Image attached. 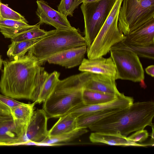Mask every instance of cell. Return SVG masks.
<instances>
[{"instance_id": "20", "label": "cell", "mask_w": 154, "mask_h": 154, "mask_svg": "<svg viewBox=\"0 0 154 154\" xmlns=\"http://www.w3.org/2000/svg\"><path fill=\"white\" fill-rule=\"evenodd\" d=\"M118 94L106 93L83 88L82 93L83 103L85 105L106 103L116 99Z\"/></svg>"}, {"instance_id": "15", "label": "cell", "mask_w": 154, "mask_h": 154, "mask_svg": "<svg viewBox=\"0 0 154 154\" xmlns=\"http://www.w3.org/2000/svg\"><path fill=\"white\" fill-rule=\"evenodd\" d=\"M36 103H22L15 107L10 108L11 115L17 131L19 139L25 134L34 111Z\"/></svg>"}, {"instance_id": "25", "label": "cell", "mask_w": 154, "mask_h": 154, "mask_svg": "<svg viewBox=\"0 0 154 154\" xmlns=\"http://www.w3.org/2000/svg\"><path fill=\"white\" fill-rule=\"evenodd\" d=\"M60 73L54 71L49 74L41 91L37 103L43 102L53 92L59 80Z\"/></svg>"}, {"instance_id": "16", "label": "cell", "mask_w": 154, "mask_h": 154, "mask_svg": "<svg viewBox=\"0 0 154 154\" xmlns=\"http://www.w3.org/2000/svg\"><path fill=\"white\" fill-rule=\"evenodd\" d=\"M93 143H103L113 146L146 147L153 146L154 143L140 144L131 141L126 137L117 134L94 132L89 136Z\"/></svg>"}, {"instance_id": "4", "label": "cell", "mask_w": 154, "mask_h": 154, "mask_svg": "<svg viewBox=\"0 0 154 154\" xmlns=\"http://www.w3.org/2000/svg\"><path fill=\"white\" fill-rule=\"evenodd\" d=\"M87 45L85 39L74 27L52 30L34 44L28 52L31 53L42 66L50 57L70 48Z\"/></svg>"}, {"instance_id": "12", "label": "cell", "mask_w": 154, "mask_h": 154, "mask_svg": "<svg viewBox=\"0 0 154 154\" xmlns=\"http://www.w3.org/2000/svg\"><path fill=\"white\" fill-rule=\"evenodd\" d=\"M83 82V88L103 93L118 94L116 79L111 77L87 72L80 73Z\"/></svg>"}, {"instance_id": "29", "label": "cell", "mask_w": 154, "mask_h": 154, "mask_svg": "<svg viewBox=\"0 0 154 154\" xmlns=\"http://www.w3.org/2000/svg\"><path fill=\"white\" fill-rule=\"evenodd\" d=\"M0 15L1 19L20 21L28 23L23 16L1 2L0 3Z\"/></svg>"}, {"instance_id": "10", "label": "cell", "mask_w": 154, "mask_h": 154, "mask_svg": "<svg viewBox=\"0 0 154 154\" xmlns=\"http://www.w3.org/2000/svg\"><path fill=\"white\" fill-rule=\"evenodd\" d=\"M37 8L36 13L40 25L45 23L51 25L56 29H66L72 28L67 17L60 12L51 8L43 0L36 2Z\"/></svg>"}, {"instance_id": "9", "label": "cell", "mask_w": 154, "mask_h": 154, "mask_svg": "<svg viewBox=\"0 0 154 154\" xmlns=\"http://www.w3.org/2000/svg\"><path fill=\"white\" fill-rule=\"evenodd\" d=\"M48 116L43 109L34 111L25 134L17 143L30 141L40 143L45 140L48 135Z\"/></svg>"}, {"instance_id": "17", "label": "cell", "mask_w": 154, "mask_h": 154, "mask_svg": "<svg viewBox=\"0 0 154 154\" xmlns=\"http://www.w3.org/2000/svg\"><path fill=\"white\" fill-rule=\"evenodd\" d=\"M124 41L142 45L154 44V19L125 35Z\"/></svg>"}, {"instance_id": "31", "label": "cell", "mask_w": 154, "mask_h": 154, "mask_svg": "<svg viewBox=\"0 0 154 154\" xmlns=\"http://www.w3.org/2000/svg\"><path fill=\"white\" fill-rule=\"evenodd\" d=\"M0 102L5 105L9 108L17 106L23 103L16 101L11 97L1 94Z\"/></svg>"}, {"instance_id": "6", "label": "cell", "mask_w": 154, "mask_h": 154, "mask_svg": "<svg viewBox=\"0 0 154 154\" xmlns=\"http://www.w3.org/2000/svg\"><path fill=\"white\" fill-rule=\"evenodd\" d=\"M154 19V0H123L118 26L125 35Z\"/></svg>"}, {"instance_id": "35", "label": "cell", "mask_w": 154, "mask_h": 154, "mask_svg": "<svg viewBox=\"0 0 154 154\" xmlns=\"http://www.w3.org/2000/svg\"><path fill=\"white\" fill-rule=\"evenodd\" d=\"M3 61L1 58V56L0 55V70L1 68L2 64L3 63Z\"/></svg>"}, {"instance_id": "7", "label": "cell", "mask_w": 154, "mask_h": 154, "mask_svg": "<svg viewBox=\"0 0 154 154\" xmlns=\"http://www.w3.org/2000/svg\"><path fill=\"white\" fill-rule=\"evenodd\" d=\"M116 0H98L82 3L81 9L84 17V38L89 48L109 15Z\"/></svg>"}, {"instance_id": "26", "label": "cell", "mask_w": 154, "mask_h": 154, "mask_svg": "<svg viewBox=\"0 0 154 154\" xmlns=\"http://www.w3.org/2000/svg\"><path fill=\"white\" fill-rule=\"evenodd\" d=\"M40 24L34 25L32 28L16 35L11 39V42L29 40L44 37L51 32V30L45 31L40 28Z\"/></svg>"}, {"instance_id": "36", "label": "cell", "mask_w": 154, "mask_h": 154, "mask_svg": "<svg viewBox=\"0 0 154 154\" xmlns=\"http://www.w3.org/2000/svg\"><path fill=\"white\" fill-rule=\"evenodd\" d=\"M81 3H82L84 0H79Z\"/></svg>"}, {"instance_id": "19", "label": "cell", "mask_w": 154, "mask_h": 154, "mask_svg": "<svg viewBox=\"0 0 154 154\" xmlns=\"http://www.w3.org/2000/svg\"><path fill=\"white\" fill-rule=\"evenodd\" d=\"M34 26L22 21L2 19L0 20V32L7 38L11 39Z\"/></svg>"}, {"instance_id": "18", "label": "cell", "mask_w": 154, "mask_h": 154, "mask_svg": "<svg viewBox=\"0 0 154 154\" xmlns=\"http://www.w3.org/2000/svg\"><path fill=\"white\" fill-rule=\"evenodd\" d=\"M59 118L58 121L48 131V137L59 136L76 129V118L74 116L67 113Z\"/></svg>"}, {"instance_id": "11", "label": "cell", "mask_w": 154, "mask_h": 154, "mask_svg": "<svg viewBox=\"0 0 154 154\" xmlns=\"http://www.w3.org/2000/svg\"><path fill=\"white\" fill-rule=\"evenodd\" d=\"M133 103L132 97L126 96L120 93L117 95V98L112 101L94 105H85L83 103L73 108L68 113L77 118L82 114L91 112L125 109Z\"/></svg>"}, {"instance_id": "33", "label": "cell", "mask_w": 154, "mask_h": 154, "mask_svg": "<svg viewBox=\"0 0 154 154\" xmlns=\"http://www.w3.org/2000/svg\"><path fill=\"white\" fill-rule=\"evenodd\" d=\"M13 119L11 115L0 116V123Z\"/></svg>"}, {"instance_id": "28", "label": "cell", "mask_w": 154, "mask_h": 154, "mask_svg": "<svg viewBox=\"0 0 154 154\" xmlns=\"http://www.w3.org/2000/svg\"><path fill=\"white\" fill-rule=\"evenodd\" d=\"M81 3L79 0H61L58 11L66 17H72L74 10Z\"/></svg>"}, {"instance_id": "37", "label": "cell", "mask_w": 154, "mask_h": 154, "mask_svg": "<svg viewBox=\"0 0 154 154\" xmlns=\"http://www.w3.org/2000/svg\"><path fill=\"white\" fill-rule=\"evenodd\" d=\"M1 2V0H0V3ZM1 20V16H0V20Z\"/></svg>"}, {"instance_id": "32", "label": "cell", "mask_w": 154, "mask_h": 154, "mask_svg": "<svg viewBox=\"0 0 154 154\" xmlns=\"http://www.w3.org/2000/svg\"><path fill=\"white\" fill-rule=\"evenodd\" d=\"M146 73L152 77L154 76V66L151 65L148 66L145 69Z\"/></svg>"}, {"instance_id": "30", "label": "cell", "mask_w": 154, "mask_h": 154, "mask_svg": "<svg viewBox=\"0 0 154 154\" xmlns=\"http://www.w3.org/2000/svg\"><path fill=\"white\" fill-rule=\"evenodd\" d=\"M149 136L147 131L143 129L136 131L134 133L127 137L133 142L141 143L146 140Z\"/></svg>"}, {"instance_id": "8", "label": "cell", "mask_w": 154, "mask_h": 154, "mask_svg": "<svg viewBox=\"0 0 154 154\" xmlns=\"http://www.w3.org/2000/svg\"><path fill=\"white\" fill-rule=\"evenodd\" d=\"M109 52L116 68V80L140 82L145 86L144 70L135 53L121 49H112Z\"/></svg>"}, {"instance_id": "14", "label": "cell", "mask_w": 154, "mask_h": 154, "mask_svg": "<svg viewBox=\"0 0 154 154\" xmlns=\"http://www.w3.org/2000/svg\"><path fill=\"white\" fill-rule=\"evenodd\" d=\"M79 69L87 72L109 76L116 80V71L114 63L111 57H103L92 59L84 58Z\"/></svg>"}, {"instance_id": "24", "label": "cell", "mask_w": 154, "mask_h": 154, "mask_svg": "<svg viewBox=\"0 0 154 154\" xmlns=\"http://www.w3.org/2000/svg\"><path fill=\"white\" fill-rule=\"evenodd\" d=\"M42 38L32 40L11 42L8 46L7 55L13 59L23 57L29 49Z\"/></svg>"}, {"instance_id": "27", "label": "cell", "mask_w": 154, "mask_h": 154, "mask_svg": "<svg viewBox=\"0 0 154 154\" xmlns=\"http://www.w3.org/2000/svg\"><path fill=\"white\" fill-rule=\"evenodd\" d=\"M88 131L86 128L76 129L70 133L52 137L48 136L40 143L55 144L61 142H66L72 141L87 133Z\"/></svg>"}, {"instance_id": "22", "label": "cell", "mask_w": 154, "mask_h": 154, "mask_svg": "<svg viewBox=\"0 0 154 154\" xmlns=\"http://www.w3.org/2000/svg\"><path fill=\"white\" fill-rule=\"evenodd\" d=\"M18 133L13 119L0 123V143L11 146L17 143Z\"/></svg>"}, {"instance_id": "5", "label": "cell", "mask_w": 154, "mask_h": 154, "mask_svg": "<svg viewBox=\"0 0 154 154\" xmlns=\"http://www.w3.org/2000/svg\"><path fill=\"white\" fill-rule=\"evenodd\" d=\"M123 0H116L109 15L90 46L87 48L88 59H92L106 55L112 47L126 38L119 30L118 19Z\"/></svg>"}, {"instance_id": "23", "label": "cell", "mask_w": 154, "mask_h": 154, "mask_svg": "<svg viewBox=\"0 0 154 154\" xmlns=\"http://www.w3.org/2000/svg\"><path fill=\"white\" fill-rule=\"evenodd\" d=\"M122 109L95 112L82 114L76 118V129L88 128L101 119Z\"/></svg>"}, {"instance_id": "21", "label": "cell", "mask_w": 154, "mask_h": 154, "mask_svg": "<svg viewBox=\"0 0 154 154\" xmlns=\"http://www.w3.org/2000/svg\"><path fill=\"white\" fill-rule=\"evenodd\" d=\"M112 49L129 50L134 52L139 57L152 60L154 59V44L142 45L128 43L123 40L113 46Z\"/></svg>"}, {"instance_id": "3", "label": "cell", "mask_w": 154, "mask_h": 154, "mask_svg": "<svg viewBox=\"0 0 154 154\" xmlns=\"http://www.w3.org/2000/svg\"><path fill=\"white\" fill-rule=\"evenodd\" d=\"M83 82L80 74L59 80L53 92L43 102V109L50 118H59L83 103Z\"/></svg>"}, {"instance_id": "34", "label": "cell", "mask_w": 154, "mask_h": 154, "mask_svg": "<svg viewBox=\"0 0 154 154\" xmlns=\"http://www.w3.org/2000/svg\"><path fill=\"white\" fill-rule=\"evenodd\" d=\"M98 0H84L82 3H86L94 2Z\"/></svg>"}, {"instance_id": "2", "label": "cell", "mask_w": 154, "mask_h": 154, "mask_svg": "<svg viewBox=\"0 0 154 154\" xmlns=\"http://www.w3.org/2000/svg\"><path fill=\"white\" fill-rule=\"evenodd\" d=\"M154 116L153 101L137 102L101 119L88 128L94 132L117 134L127 137L130 133L143 129L147 126L154 127Z\"/></svg>"}, {"instance_id": "1", "label": "cell", "mask_w": 154, "mask_h": 154, "mask_svg": "<svg viewBox=\"0 0 154 154\" xmlns=\"http://www.w3.org/2000/svg\"><path fill=\"white\" fill-rule=\"evenodd\" d=\"M0 91L13 99H30L36 103L49 74L30 52L23 57L3 61Z\"/></svg>"}, {"instance_id": "13", "label": "cell", "mask_w": 154, "mask_h": 154, "mask_svg": "<svg viewBox=\"0 0 154 154\" xmlns=\"http://www.w3.org/2000/svg\"><path fill=\"white\" fill-rule=\"evenodd\" d=\"M86 45L70 48L54 54L48 59L49 63L58 65L66 68L80 65L87 51Z\"/></svg>"}]
</instances>
